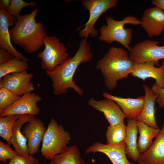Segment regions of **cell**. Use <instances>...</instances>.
<instances>
[{
	"label": "cell",
	"instance_id": "cell-1",
	"mask_svg": "<svg viewBox=\"0 0 164 164\" xmlns=\"http://www.w3.org/2000/svg\"><path fill=\"white\" fill-rule=\"evenodd\" d=\"M93 56L87 39H83L73 57H70L53 70L46 71V74L52 82L53 94L56 96L61 95L67 93L70 88L80 96L83 95V90L76 84L73 77L80 65L90 62Z\"/></svg>",
	"mask_w": 164,
	"mask_h": 164
},
{
	"label": "cell",
	"instance_id": "cell-2",
	"mask_svg": "<svg viewBox=\"0 0 164 164\" xmlns=\"http://www.w3.org/2000/svg\"><path fill=\"white\" fill-rule=\"evenodd\" d=\"M39 11L36 8L30 13L20 15L10 31L12 41L28 53H36L39 50L47 36L43 23L36 20Z\"/></svg>",
	"mask_w": 164,
	"mask_h": 164
},
{
	"label": "cell",
	"instance_id": "cell-3",
	"mask_svg": "<svg viewBox=\"0 0 164 164\" xmlns=\"http://www.w3.org/2000/svg\"><path fill=\"white\" fill-rule=\"evenodd\" d=\"M135 63L127 50L112 47L97 61L95 68L101 73L106 87L112 91L116 88L119 80L131 74Z\"/></svg>",
	"mask_w": 164,
	"mask_h": 164
},
{
	"label": "cell",
	"instance_id": "cell-4",
	"mask_svg": "<svg viewBox=\"0 0 164 164\" xmlns=\"http://www.w3.org/2000/svg\"><path fill=\"white\" fill-rule=\"evenodd\" d=\"M105 19L107 25L101 27L98 39L108 44L117 42L129 51L132 32L131 29L124 26L126 24L135 26L140 25V20L131 15L125 16L121 20H115L111 16H106Z\"/></svg>",
	"mask_w": 164,
	"mask_h": 164
},
{
	"label": "cell",
	"instance_id": "cell-5",
	"mask_svg": "<svg viewBox=\"0 0 164 164\" xmlns=\"http://www.w3.org/2000/svg\"><path fill=\"white\" fill-rule=\"evenodd\" d=\"M70 139V133L59 125L54 118H51L42 141L40 151L42 155L50 160L64 150Z\"/></svg>",
	"mask_w": 164,
	"mask_h": 164
},
{
	"label": "cell",
	"instance_id": "cell-6",
	"mask_svg": "<svg viewBox=\"0 0 164 164\" xmlns=\"http://www.w3.org/2000/svg\"><path fill=\"white\" fill-rule=\"evenodd\" d=\"M44 48L37 54L41 61L42 68L50 71L64 63L70 57L64 44L55 35L47 36L43 42Z\"/></svg>",
	"mask_w": 164,
	"mask_h": 164
},
{
	"label": "cell",
	"instance_id": "cell-7",
	"mask_svg": "<svg viewBox=\"0 0 164 164\" xmlns=\"http://www.w3.org/2000/svg\"><path fill=\"white\" fill-rule=\"evenodd\" d=\"M117 0H83L82 5L89 12V17L87 22L83 26L84 29L79 32L81 38L87 39L89 36L93 38L96 37L98 31L94 27L95 23L100 16L107 10L117 7Z\"/></svg>",
	"mask_w": 164,
	"mask_h": 164
},
{
	"label": "cell",
	"instance_id": "cell-8",
	"mask_svg": "<svg viewBox=\"0 0 164 164\" xmlns=\"http://www.w3.org/2000/svg\"><path fill=\"white\" fill-rule=\"evenodd\" d=\"M158 41L146 40L138 43L128 51L130 57L136 63L164 60V45L159 46Z\"/></svg>",
	"mask_w": 164,
	"mask_h": 164
},
{
	"label": "cell",
	"instance_id": "cell-9",
	"mask_svg": "<svg viewBox=\"0 0 164 164\" xmlns=\"http://www.w3.org/2000/svg\"><path fill=\"white\" fill-rule=\"evenodd\" d=\"M42 99V98L35 93H26L9 107L4 110H0V117L11 115L35 116L39 114L40 110L37 103Z\"/></svg>",
	"mask_w": 164,
	"mask_h": 164
},
{
	"label": "cell",
	"instance_id": "cell-10",
	"mask_svg": "<svg viewBox=\"0 0 164 164\" xmlns=\"http://www.w3.org/2000/svg\"><path fill=\"white\" fill-rule=\"evenodd\" d=\"M33 77L32 73L27 71L8 74L0 79V88L4 87L21 96L34 90V84L31 81Z\"/></svg>",
	"mask_w": 164,
	"mask_h": 164
},
{
	"label": "cell",
	"instance_id": "cell-11",
	"mask_svg": "<svg viewBox=\"0 0 164 164\" xmlns=\"http://www.w3.org/2000/svg\"><path fill=\"white\" fill-rule=\"evenodd\" d=\"M90 107L104 114L110 125H115L124 123L125 116L118 105L111 99L105 98L97 100L91 98L88 101Z\"/></svg>",
	"mask_w": 164,
	"mask_h": 164
},
{
	"label": "cell",
	"instance_id": "cell-12",
	"mask_svg": "<svg viewBox=\"0 0 164 164\" xmlns=\"http://www.w3.org/2000/svg\"><path fill=\"white\" fill-rule=\"evenodd\" d=\"M17 18L9 14L6 10L0 8V48L5 50L15 57L28 62L29 59L21 53L17 51L11 42V38L9 28L14 26Z\"/></svg>",
	"mask_w": 164,
	"mask_h": 164
},
{
	"label": "cell",
	"instance_id": "cell-13",
	"mask_svg": "<svg viewBox=\"0 0 164 164\" xmlns=\"http://www.w3.org/2000/svg\"><path fill=\"white\" fill-rule=\"evenodd\" d=\"M126 148L125 141L116 144H105L97 142L90 146L85 152L104 153L108 157L112 164H133L127 158Z\"/></svg>",
	"mask_w": 164,
	"mask_h": 164
},
{
	"label": "cell",
	"instance_id": "cell-14",
	"mask_svg": "<svg viewBox=\"0 0 164 164\" xmlns=\"http://www.w3.org/2000/svg\"><path fill=\"white\" fill-rule=\"evenodd\" d=\"M140 21L149 37L159 36L164 31V12L156 6L145 9Z\"/></svg>",
	"mask_w": 164,
	"mask_h": 164
},
{
	"label": "cell",
	"instance_id": "cell-15",
	"mask_svg": "<svg viewBox=\"0 0 164 164\" xmlns=\"http://www.w3.org/2000/svg\"><path fill=\"white\" fill-rule=\"evenodd\" d=\"M46 129L43 122L35 117L26 124L22 132L28 140L27 146L30 155H33L38 154Z\"/></svg>",
	"mask_w": 164,
	"mask_h": 164
},
{
	"label": "cell",
	"instance_id": "cell-16",
	"mask_svg": "<svg viewBox=\"0 0 164 164\" xmlns=\"http://www.w3.org/2000/svg\"><path fill=\"white\" fill-rule=\"evenodd\" d=\"M137 162V164H164V122L152 145L140 154Z\"/></svg>",
	"mask_w": 164,
	"mask_h": 164
},
{
	"label": "cell",
	"instance_id": "cell-17",
	"mask_svg": "<svg viewBox=\"0 0 164 164\" xmlns=\"http://www.w3.org/2000/svg\"><path fill=\"white\" fill-rule=\"evenodd\" d=\"M104 98L112 100L120 108L125 117L128 119H136L141 113L144 105L145 96L137 98H123L104 92Z\"/></svg>",
	"mask_w": 164,
	"mask_h": 164
},
{
	"label": "cell",
	"instance_id": "cell-18",
	"mask_svg": "<svg viewBox=\"0 0 164 164\" xmlns=\"http://www.w3.org/2000/svg\"><path fill=\"white\" fill-rule=\"evenodd\" d=\"M35 117L29 114L22 115L16 121L13 126L10 142L19 156L26 157L30 155L26 143L27 140L21 130L24 124Z\"/></svg>",
	"mask_w": 164,
	"mask_h": 164
},
{
	"label": "cell",
	"instance_id": "cell-19",
	"mask_svg": "<svg viewBox=\"0 0 164 164\" xmlns=\"http://www.w3.org/2000/svg\"><path fill=\"white\" fill-rule=\"evenodd\" d=\"M145 93V100L142 111L136 118L145 124L155 128H159L157 124L155 117V106L158 97L148 85L143 86Z\"/></svg>",
	"mask_w": 164,
	"mask_h": 164
},
{
	"label": "cell",
	"instance_id": "cell-20",
	"mask_svg": "<svg viewBox=\"0 0 164 164\" xmlns=\"http://www.w3.org/2000/svg\"><path fill=\"white\" fill-rule=\"evenodd\" d=\"M156 62L136 63L132 76L145 81L149 78H154L155 83L160 87L164 88V68L160 66L156 67Z\"/></svg>",
	"mask_w": 164,
	"mask_h": 164
},
{
	"label": "cell",
	"instance_id": "cell-21",
	"mask_svg": "<svg viewBox=\"0 0 164 164\" xmlns=\"http://www.w3.org/2000/svg\"><path fill=\"white\" fill-rule=\"evenodd\" d=\"M138 132L136 119H128L126 128L125 142L126 145V155L137 162L140 153L137 148V133Z\"/></svg>",
	"mask_w": 164,
	"mask_h": 164
},
{
	"label": "cell",
	"instance_id": "cell-22",
	"mask_svg": "<svg viewBox=\"0 0 164 164\" xmlns=\"http://www.w3.org/2000/svg\"><path fill=\"white\" fill-rule=\"evenodd\" d=\"M139 135L137 148L140 153L146 152L153 144V139L159 134L161 129L150 126L139 121L136 120Z\"/></svg>",
	"mask_w": 164,
	"mask_h": 164
},
{
	"label": "cell",
	"instance_id": "cell-23",
	"mask_svg": "<svg viewBox=\"0 0 164 164\" xmlns=\"http://www.w3.org/2000/svg\"><path fill=\"white\" fill-rule=\"evenodd\" d=\"M49 164H87L82 158L76 145L67 146L50 160Z\"/></svg>",
	"mask_w": 164,
	"mask_h": 164
},
{
	"label": "cell",
	"instance_id": "cell-24",
	"mask_svg": "<svg viewBox=\"0 0 164 164\" xmlns=\"http://www.w3.org/2000/svg\"><path fill=\"white\" fill-rule=\"evenodd\" d=\"M28 69V62L14 57L0 64V79L8 74L27 71Z\"/></svg>",
	"mask_w": 164,
	"mask_h": 164
},
{
	"label": "cell",
	"instance_id": "cell-25",
	"mask_svg": "<svg viewBox=\"0 0 164 164\" xmlns=\"http://www.w3.org/2000/svg\"><path fill=\"white\" fill-rule=\"evenodd\" d=\"M126 126L124 123L115 125H109L105 136L107 144H116L125 141Z\"/></svg>",
	"mask_w": 164,
	"mask_h": 164
},
{
	"label": "cell",
	"instance_id": "cell-26",
	"mask_svg": "<svg viewBox=\"0 0 164 164\" xmlns=\"http://www.w3.org/2000/svg\"><path fill=\"white\" fill-rule=\"evenodd\" d=\"M22 115H11L0 117V136L10 145L12 129L16 121Z\"/></svg>",
	"mask_w": 164,
	"mask_h": 164
},
{
	"label": "cell",
	"instance_id": "cell-27",
	"mask_svg": "<svg viewBox=\"0 0 164 164\" xmlns=\"http://www.w3.org/2000/svg\"><path fill=\"white\" fill-rule=\"evenodd\" d=\"M20 97L15 95L6 88H0V110H4L9 107Z\"/></svg>",
	"mask_w": 164,
	"mask_h": 164
},
{
	"label": "cell",
	"instance_id": "cell-28",
	"mask_svg": "<svg viewBox=\"0 0 164 164\" xmlns=\"http://www.w3.org/2000/svg\"><path fill=\"white\" fill-rule=\"evenodd\" d=\"M36 5L35 1L26 2L23 0H11L10 5L6 11L10 15L17 18L21 15L19 13L24 8L29 6L35 7Z\"/></svg>",
	"mask_w": 164,
	"mask_h": 164
},
{
	"label": "cell",
	"instance_id": "cell-29",
	"mask_svg": "<svg viewBox=\"0 0 164 164\" xmlns=\"http://www.w3.org/2000/svg\"><path fill=\"white\" fill-rule=\"evenodd\" d=\"M18 155L16 152L13 150L10 145L0 141V160L4 163H6L7 160H10Z\"/></svg>",
	"mask_w": 164,
	"mask_h": 164
},
{
	"label": "cell",
	"instance_id": "cell-30",
	"mask_svg": "<svg viewBox=\"0 0 164 164\" xmlns=\"http://www.w3.org/2000/svg\"><path fill=\"white\" fill-rule=\"evenodd\" d=\"M160 66L164 68V60L162 61ZM151 88L154 92L158 95L156 102L159 107L161 108H164V88L160 87L155 83Z\"/></svg>",
	"mask_w": 164,
	"mask_h": 164
},
{
	"label": "cell",
	"instance_id": "cell-31",
	"mask_svg": "<svg viewBox=\"0 0 164 164\" xmlns=\"http://www.w3.org/2000/svg\"><path fill=\"white\" fill-rule=\"evenodd\" d=\"M36 158L34 156L29 155L27 157L17 155L10 160L8 164H35Z\"/></svg>",
	"mask_w": 164,
	"mask_h": 164
},
{
	"label": "cell",
	"instance_id": "cell-32",
	"mask_svg": "<svg viewBox=\"0 0 164 164\" xmlns=\"http://www.w3.org/2000/svg\"><path fill=\"white\" fill-rule=\"evenodd\" d=\"M14 57V56L8 51L0 49V64L7 62Z\"/></svg>",
	"mask_w": 164,
	"mask_h": 164
},
{
	"label": "cell",
	"instance_id": "cell-33",
	"mask_svg": "<svg viewBox=\"0 0 164 164\" xmlns=\"http://www.w3.org/2000/svg\"><path fill=\"white\" fill-rule=\"evenodd\" d=\"M152 4L164 12V0H152Z\"/></svg>",
	"mask_w": 164,
	"mask_h": 164
},
{
	"label": "cell",
	"instance_id": "cell-34",
	"mask_svg": "<svg viewBox=\"0 0 164 164\" xmlns=\"http://www.w3.org/2000/svg\"><path fill=\"white\" fill-rule=\"evenodd\" d=\"M11 2V0H0V8L3 9L6 11L9 8Z\"/></svg>",
	"mask_w": 164,
	"mask_h": 164
},
{
	"label": "cell",
	"instance_id": "cell-35",
	"mask_svg": "<svg viewBox=\"0 0 164 164\" xmlns=\"http://www.w3.org/2000/svg\"><path fill=\"white\" fill-rule=\"evenodd\" d=\"M35 164H39V160L37 158L36 159Z\"/></svg>",
	"mask_w": 164,
	"mask_h": 164
},
{
	"label": "cell",
	"instance_id": "cell-36",
	"mask_svg": "<svg viewBox=\"0 0 164 164\" xmlns=\"http://www.w3.org/2000/svg\"><path fill=\"white\" fill-rule=\"evenodd\" d=\"M0 164H8V163H0Z\"/></svg>",
	"mask_w": 164,
	"mask_h": 164
}]
</instances>
